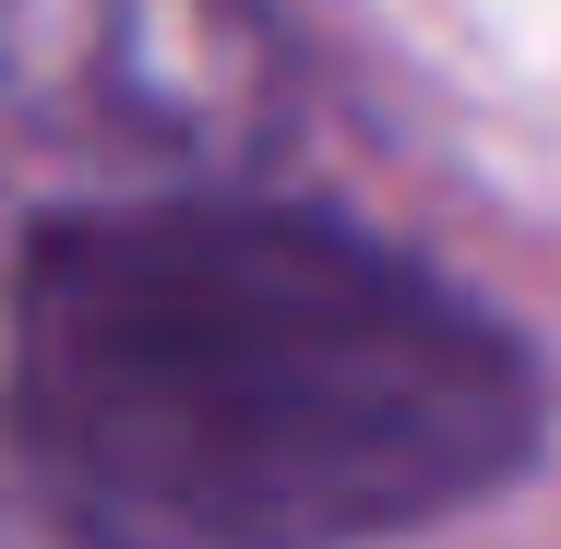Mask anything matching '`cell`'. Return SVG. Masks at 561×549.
<instances>
[{
    "instance_id": "cell-1",
    "label": "cell",
    "mask_w": 561,
    "mask_h": 549,
    "mask_svg": "<svg viewBox=\"0 0 561 549\" xmlns=\"http://www.w3.org/2000/svg\"><path fill=\"white\" fill-rule=\"evenodd\" d=\"M538 431L550 382L490 299L251 180L0 239V502L96 549L419 538Z\"/></svg>"
},
{
    "instance_id": "cell-2",
    "label": "cell",
    "mask_w": 561,
    "mask_h": 549,
    "mask_svg": "<svg viewBox=\"0 0 561 549\" xmlns=\"http://www.w3.org/2000/svg\"><path fill=\"white\" fill-rule=\"evenodd\" d=\"M0 119L108 192H227L299 131L275 0H0Z\"/></svg>"
}]
</instances>
